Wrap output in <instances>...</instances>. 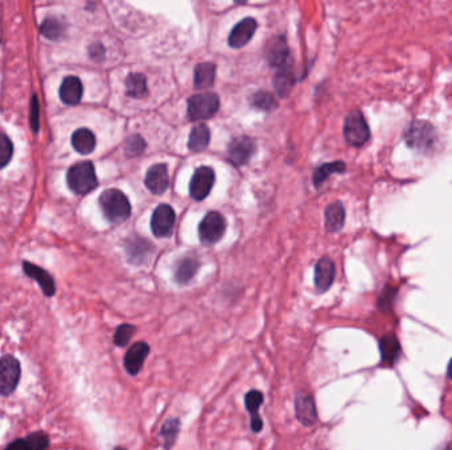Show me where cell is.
I'll use <instances>...</instances> for the list:
<instances>
[{
    "instance_id": "obj_1",
    "label": "cell",
    "mask_w": 452,
    "mask_h": 450,
    "mask_svg": "<svg viewBox=\"0 0 452 450\" xmlns=\"http://www.w3.org/2000/svg\"><path fill=\"white\" fill-rule=\"evenodd\" d=\"M99 207L112 224H122L129 220L131 214V205L123 191L118 189H108L99 197Z\"/></svg>"
},
{
    "instance_id": "obj_2",
    "label": "cell",
    "mask_w": 452,
    "mask_h": 450,
    "mask_svg": "<svg viewBox=\"0 0 452 450\" xmlns=\"http://www.w3.org/2000/svg\"><path fill=\"white\" fill-rule=\"evenodd\" d=\"M66 181L75 194H88L98 187L95 166L90 161L75 164L68 170Z\"/></svg>"
},
{
    "instance_id": "obj_3",
    "label": "cell",
    "mask_w": 452,
    "mask_h": 450,
    "mask_svg": "<svg viewBox=\"0 0 452 450\" xmlns=\"http://www.w3.org/2000/svg\"><path fill=\"white\" fill-rule=\"evenodd\" d=\"M405 140L410 148L426 152L433 150L436 143V132L427 122L414 120L405 132Z\"/></svg>"
},
{
    "instance_id": "obj_4",
    "label": "cell",
    "mask_w": 452,
    "mask_h": 450,
    "mask_svg": "<svg viewBox=\"0 0 452 450\" xmlns=\"http://www.w3.org/2000/svg\"><path fill=\"white\" fill-rule=\"evenodd\" d=\"M344 136L345 140L353 147H361L369 140L371 131L361 111H352L345 118Z\"/></svg>"
},
{
    "instance_id": "obj_5",
    "label": "cell",
    "mask_w": 452,
    "mask_h": 450,
    "mask_svg": "<svg viewBox=\"0 0 452 450\" xmlns=\"http://www.w3.org/2000/svg\"><path fill=\"white\" fill-rule=\"evenodd\" d=\"M226 222L224 215L218 211H210L199 226V237L201 243H217L225 234Z\"/></svg>"
},
{
    "instance_id": "obj_6",
    "label": "cell",
    "mask_w": 452,
    "mask_h": 450,
    "mask_svg": "<svg viewBox=\"0 0 452 450\" xmlns=\"http://www.w3.org/2000/svg\"><path fill=\"white\" fill-rule=\"evenodd\" d=\"M220 99L213 93L193 95L188 101V115L192 120H204L218 111Z\"/></svg>"
},
{
    "instance_id": "obj_7",
    "label": "cell",
    "mask_w": 452,
    "mask_h": 450,
    "mask_svg": "<svg viewBox=\"0 0 452 450\" xmlns=\"http://www.w3.org/2000/svg\"><path fill=\"white\" fill-rule=\"evenodd\" d=\"M21 374L19 360L12 356L0 358V395L12 394L18 387Z\"/></svg>"
},
{
    "instance_id": "obj_8",
    "label": "cell",
    "mask_w": 452,
    "mask_h": 450,
    "mask_svg": "<svg viewBox=\"0 0 452 450\" xmlns=\"http://www.w3.org/2000/svg\"><path fill=\"white\" fill-rule=\"evenodd\" d=\"M175 221H176V214L173 209L167 204L159 205L153 210L151 217V230L153 235L158 238L170 237L173 231Z\"/></svg>"
},
{
    "instance_id": "obj_9",
    "label": "cell",
    "mask_w": 452,
    "mask_h": 450,
    "mask_svg": "<svg viewBox=\"0 0 452 450\" xmlns=\"http://www.w3.org/2000/svg\"><path fill=\"white\" fill-rule=\"evenodd\" d=\"M214 180H216V176H214L213 169L209 168V167H200V168L196 169L192 176L190 184H189L190 197L196 201L205 200L213 188Z\"/></svg>"
},
{
    "instance_id": "obj_10",
    "label": "cell",
    "mask_w": 452,
    "mask_h": 450,
    "mask_svg": "<svg viewBox=\"0 0 452 450\" xmlns=\"http://www.w3.org/2000/svg\"><path fill=\"white\" fill-rule=\"evenodd\" d=\"M254 152L255 144L250 137H237L227 148V159L233 166L241 167L251 159Z\"/></svg>"
},
{
    "instance_id": "obj_11",
    "label": "cell",
    "mask_w": 452,
    "mask_h": 450,
    "mask_svg": "<svg viewBox=\"0 0 452 450\" xmlns=\"http://www.w3.org/2000/svg\"><path fill=\"white\" fill-rule=\"evenodd\" d=\"M146 187L153 194H163L170 185V176L166 164L152 166L146 174Z\"/></svg>"
},
{
    "instance_id": "obj_12",
    "label": "cell",
    "mask_w": 452,
    "mask_h": 450,
    "mask_svg": "<svg viewBox=\"0 0 452 450\" xmlns=\"http://www.w3.org/2000/svg\"><path fill=\"white\" fill-rule=\"evenodd\" d=\"M150 353V346L146 342L134 343L125 356V367L130 375L135 376L143 367V363Z\"/></svg>"
},
{
    "instance_id": "obj_13",
    "label": "cell",
    "mask_w": 452,
    "mask_h": 450,
    "mask_svg": "<svg viewBox=\"0 0 452 450\" xmlns=\"http://www.w3.org/2000/svg\"><path fill=\"white\" fill-rule=\"evenodd\" d=\"M257 21L251 18L240 21L229 35V45L231 48H242L254 36Z\"/></svg>"
},
{
    "instance_id": "obj_14",
    "label": "cell",
    "mask_w": 452,
    "mask_h": 450,
    "mask_svg": "<svg viewBox=\"0 0 452 450\" xmlns=\"http://www.w3.org/2000/svg\"><path fill=\"white\" fill-rule=\"evenodd\" d=\"M335 263L329 258H323L315 265V287L319 292H327L335 280Z\"/></svg>"
},
{
    "instance_id": "obj_15",
    "label": "cell",
    "mask_w": 452,
    "mask_h": 450,
    "mask_svg": "<svg viewBox=\"0 0 452 450\" xmlns=\"http://www.w3.org/2000/svg\"><path fill=\"white\" fill-rule=\"evenodd\" d=\"M23 268L27 276L35 279L38 282V285L41 287V289L44 291L45 296H53L56 287H55V280L52 278V275H49L45 269L40 268L38 265L32 264L29 262L23 263Z\"/></svg>"
},
{
    "instance_id": "obj_16",
    "label": "cell",
    "mask_w": 452,
    "mask_h": 450,
    "mask_svg": "<svg viewBox=\"0 0 452 450\" xmlns=\"http://www.w3.org/2000/svg\"><path fill=\"white\" fill-rule=\"evenodd\" d=\"M262 403H264V394L261 391L251 390V391H249L246 394V410H247V412L250 413V416H251L250 427H251V431L254 432V433H258V432L262 431V427H264V421H262V419L258 414L260 407L262 406Z\"/></svg>"
},
{
    "instance_id": "obj_17",
    "label": "cell",
    "mask_w": 452,
    "mask_h": 450,
    "mask_svg": "<svg viewBox=\"0 0 452 450\" xmlns=\"http://www.w3.org/2000/svg\"><path fill=\"white\" fill-rule=\"evenodd\" d=\"M152 250L153 246L145 238H129L126 242V252L129 255V259L135 264L147 262L152 254Z\"/></svg>"
},
{
    "instance_id": "obj_18",
    "label": "cell",
    "mask_w": 452,
    "mask_h": 450,
    "mask_svg": "<svg viewBox=\"0 0 452 450\" xmlns=\"http://www.w3.org/2000/svg\"><path fill=\"white\" fill-rule=\"evenodd\" d=\"M266 58L271 66H282L288 58V47L284 38H275L270 40L266 47Z\"/></svg>"
},
{
    "instance_id": "obj_19",
    "label": "cell",
    "mask_w": 452,
    "mask_h": 450,
    "mask_svg": "<svg viewBox=\"0 0 452 450\" xmlns=\"http://www.w3.org/2000/svg\"><path fill=\"white\" fill-rule=\"evenodd\" d=\"M295 411L298 420L301 421L303 425L311 427L316 423V407L315 401L311 396L308 395H299L295 401Z\"/></svg>"
},
{
    "instance_id": "obj_20",
    "label": "cell",
    "mask_w": 452,
    "mask_h": 450,
    "mask_svg": "<svg viewBox=\"0 0 452 450\" xmlns=\"http://www.w3.org/2000/svg\"><path fill=\"white\" fill-rule=\"evenodd\" d=\"M82 83L77 77H66L60 86V98L66 105H77L82 98Z\"/></svg>"
},
{
    "instance_id": "obj_21",
    "label": "cell",
    "mask_w": 452,
    "mask_h": 450,
    "mask_svg": "<svg viewBox=\"0 0 452 450\" xmlns=\"http://www.w3.org/2000/svg\"><path fill=\"white\" fill-rule=\"evenodd\" d=\"M49 447V440L45 433L38 432L25 438L16 440L7 445V449L41 450Z\"/></svg>"
},
{
    "instance_id": "obj_22",
    "label": "cell",
    "mask_w": 452,
    "mask_h": 450,
    "mask_svg": "<svg viewBox=\"0 0 452 450\" xmlns=\"http://www.w3.org/2000/svg\"><path fill=\"white\" fill-rule=\"evenodd\" d=\"M345 224V210L341 202H332L325 209V227L329 233H338Z\"/></svg>"
},
{
    "instance_id": "obj_23",
    "label": "cell",
    "mask_w": 452,
    "mask_h": 450,
    "mask_svg": "<svg viewBox=\"0 0 452 450\" xmlns=\"http://www.w3.org/2000/svg\"><path fill=\"white\" fill-rule=\"evenodd\" d=\"M199 267L200 263L193 256H186L180 259L175 269V280L179 284H187L194 278Z\"/></svg>"
},
{
    "instance_id": "obj_24",
    "label": "cell",
    "mask_w": 452,
    "mask_h": 450,
    "mask_svg": "<svg viewBox=\"0 0 452 450\" xmlns=\"http://www.w3.org/2000/svg\"><path fill=\"white\" fill-rule=\"evenodd\" d=\"M72 146L78 153L89 155L95 148V136L88 129H79L72 135Z\"/></svg>"
},
{
    "instance_id": "obj_25",
    "label": "cell",
    "mask_w": 452,
    "mask_h": 450,
    "mask_svg": "<svg viewBox=\"0 0 452 450\" xmlns=\"http://www.w3.org/2000/svg\"><path fill=\"white\" fill-rule=\"evenodd\" d=\"M274 85H275L278 94L283 98L290 94L292 85H294V72H292V66L290 64L286 62V64H283L282 66H279V70L274 79Z\"/></svg>"
},
{
    "instance_id": "obj_26",
    "label": "cell",
    "mask_w": 452,
    "mask_h": 450,
    "mask_svg": "<svg viewBox=\"0 0 452 450\" xmlns=\"http://www.w3.org/2000/svg\"><path fill=\"white\" fill-rule=\"evenodd\" d=\"M216 78V66L210 62L200 64L194 69V86L197 89L212 88Z\"/></svg>"
},
{
    "instance_id": "obj_27",
    "label": "cell",
    "mask_w": 452,
    "mask_h": 450,
    "mask_svg": "<svg viewBox=\"0 0 452 450\" xmlns=\"http://www.w3.org/2000/svg\"><path fill=\"white\" fill-rule=\"evenodd\" d=\"M379 349H381V354H382V360L386 362L388 365L396 363L401 356V346L393 334H388V336L382 337L381 343H379Z\"/></svg>"
},
{
    "instance_id": "obj_28",
    "label": "cell",
    "mask_w": 452,
    "mask_h": 450,
    "mask_svg": "<svg viewBox=\"0 0 452 450\" xmlns=\"http://www.w3.org/2000/svg\"><path fill=\"white\" fill-rule=\"evenodd\" d=\"M210 142V131L205 124H197L189 135V150L194 152L205 150Z\"/></svg>"
},
{
    "instance_id": "obj_29",
    "label": "cell",
    "mask_w": 452,
    "mask_h": 450,
    "mask_svg": "<svg viewBox=\"0 0 452 450\" xmlns=\"http://www.w3.org/2000/svg\"><path fill=\"white\" fill-rule=\"evenodd\" d=\"M345 170V164L342 161H335V163H329V164H323L321 167L315 170L314 173V185L316 188H319L331 174L334 173H342Z\"/></svg>"
},
{
    "instance_id": "obj_30",
    "label": "cell",
    "mask_w": 452,
    "mask_h": 450,
    "mask_svg": "<svg viewBox=\"0 0 452 450\" xmlns=\"http://www.w3.org/2000/svg\"><path fill=\"white\" fill-rule=\"evenodd\" d=\"M127 94L132 98H143L147 94V82L143 75H130L126 81Z\"/></svg>"
},
{
    "instance_id": "obj_31",
    "label": "cell",
    "mask_w": 452,
    "mask_h": 450,
    "mask_svg": "<svg viewBox=\"0 0 452 450\" xmlns=\"http://www.w3.org/2000/svg\"><path fill=\"white\" fill-rule=\"evenodd\" d=\"M179 429H180V421L177 419H171L163 424L160 434L164 440V448H171L175 444Z\"/></svg>"
},
{
    "instance_id": "obj_32",
    "label": "cell",
    "mask_w": 452,
    "mask_h": 450,
    "mask_svg": "<svg viewBox=\"0 0 452 450\" xmlns=\"http://www.w3.org/2000/svg\"><path fill=\"white\" fill-rule=\"evenodd\" d=\"M40 31L45 38H60L64 32V24L60 20L55 19V18L44 20V23L40 27Z\"/></svg>"
},
{
    "instance_id": "obj_33",
    "label": "cell",
    "mask_w": 452,
    "mask_h": 450,
    "mask_svg": "<svg viewBox=\"0 0 452 450\" xmlns=\"http://www.w3.org/2000/svg\"><path fill=\"white\" fill-rule=\"evenodd\" d=\"M136 332V328L134 325H130V323H123L121 325L115 334H114V342L116 346L119 347H123L126 345H129V342L131 341L132 336L134 333Z\"/></svg>"
},
{
    "instance_id": "obj_34",
    "label": "cell",
    "mask_w": 452,
    "mask_h": 450,
    "mask_svg": "<svg viewBox=\"0 0 452 450\" xmlns=\"http://www.w3.org/2000/svg\"><path fill=\"white\" fill-rule=\"evenodd\" d=\"M251 105L260 110H273L275 109L277 106V102L274 99V96L270 94V93H266V92H258L255 94L253 95V99H251Z\"/></svg>"
},
{
    "instance_id": "obj_35",
    "label": "cell",
    "mask_w": 452,
    "mask_h": 450,
    "mask_svg": "<svg viewBox=\"0 0 452 450\" xmlns=\"http://www.w3.org/2000/svg\"><path fill=\"white\" fill-rule=\"evenodd\" d=\"M14 147L7 135L0 133V169L4 168L12 159Z\"/></svg>"
},
{
    "instance_id": "obj_36",
    "label": "cell",
    "mask_w": 452,
    "mask_h": 450,
    "mask_svg": "<svg viewBox=\"0 0 452 450\" xmlns=\"http://www.w3.org/2000/svg\"><path fill=\"white\" fill-rule=\"evenodd\" d=\"M145 148H146V142L140 136L134 135L131 137H129V140L126 142L125 150H126V155L129 157H135V156H139L145 150Z\"/></svg>"
},
{
    "instance_id": "obj_37",
    "label": "cell",
    "mask_w": 452,
    "mask_h": 450,
    "mask_svg": "<svg viewBox=\"0 0 452 450\" xmlns=\"http://www.w3.org/2000/svg\"><path fill=\"white\" fill-rule=\"evenodd\" d=\"M31 126L34 131L38 132V96H32V103H31Z\"/></svg>"
},
{
    "instance_id": "obj_38",
    "label": "cell",
    "mask_w": 452,
    "mask_h": 450,
    "mask_svg": "<svg viewBox=\"0 0 452 450\" xmlns=\"http://www.w3.org/2000/svg\"><path fill=\"white\" fill-rule=\"evenodd\" d=\"M103 53H105V51H103L102 45H99V44H95V45L90 48V56L95 58V59L102 58V57H103Z\"/></svg>"
},
{
    "instance_id": "obj_39",
    "label": "cell",
    "mask_w": 452,
    "mask_h": 450,
    "mask_svg": "<svg viewBox=\"0 0 452 450\" xmlns=\"http://www.w3.org/2000/svg\"><path fill=\"white\" fill-rule=\"evenodd\" d=\"M449 376L452 379V359L451 362H450V365H449Z\"/></svg>"
},
{
    "instance_id": "obj_40",
    "label": "cell",
    "mask_w": 452,
    "mask_h": 450,
    "mask_svg": "<svg viewBox=\"0 0 452 450\" xmlns=\"http://www.w3.org/2000/svg\"><path fill=\"white\" fill-rule=\"evenodd\" d=\"M234 1H237V3H245L247 0H234Z\"/></svg>"
}]
</instances>
